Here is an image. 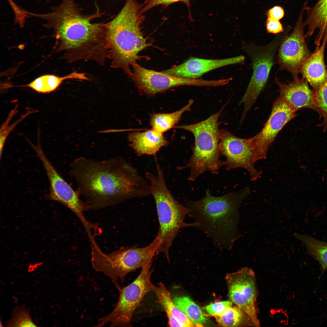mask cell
<instances>
[{
  "label": "cell",
  "mask_w": 327,
  "mask_h": 327,
  "mask_svg": "<svg viewBox=\"0 0 327 327\" xmlns=\"http://www.w3.org/2000/svg\"><path fill=\"white\" fill-rule=\"evenodd\" d=\"M70 167L77 191L90 209H100L151 195L148 181L121 157L98 161L80 157Z\"/></svg>",
  "instance_id": "1"
},
{
  "label": "cell",
  "mask_w": 327,
  "mask_h": 327,
  "mask_svg": "<svg viewBox=\"0 0 327 327\" xmlns=\"http://www.w3.org/2000/svg\"><path fill=\"white\" fill-rule=\"evenodd\" d=\"M250 193L246 187L216 197L207 190L202 199L187 201L185 204L190 210L189 217L197 224L195 228L210 237L217 249L230 251L237 237V208Z\"/></svg>",
  "instance_id": "2"
},
{
  "label": "cell",
  "mask_w": 327,
  "mask_h": 327,
  "mask_svg": "<svg viewBox=\"0 0 327 327\" xmlns=\"http://www.w3.org/2000/svg\"><path fill=\"white\" fill-rule=\"evenodd\" d=\"M142 5L137 0H126L118 14L106 23L108 54L112 68L122 69L130 76L131 66L142 58L140 52L151 45L144 35L141 25Z\"/></svg>",
  "instance_id": "3"
},
{
  "label": "cell",
  "mask_w": 327,
  "mask_h": 327,
  "mask_svg": "<svg viewBox=\"0 0 327 327\" xmlns=\"http://www.w3.org/2000/svg\"><path fill=\"white\" fill-rule=\"evenodd\" d=\"M92 15L77 12L64 19L55 32L59 49L70 61H94L101 64L108 54L106 23H93Z\"/></svg>",
  "instance_id": "4"
},
{
  "label": "cell",
  "mask_w": 327,
  "mask_h": 327,
  "mask_svg": "<svg viewBox=\"0 0 327 327\" xmlns=\"http://www.w3.org/2000/svg\"><path fill=\"white\" fill-rule=\"evenodd\" d=\"M156 165L157 175L147 172L145 175L155 202L159 222L157 235L161 241L157 253H163L169 262L170 249L179 230L183 228H195L197 224L184 221L185 217L189 216L190 209L174 198L167 186L159 163Z\"/></svg>",
  "instance_id": "5"
},
{
  "label": "cell",
  "mask_w": 327,
  "mask_h": 327,
  "mask_svg": "<svg viewBox=\"0 0 327 327\" xmlns=\"http://www.w3.org/2000/svg\"><path fill=\"white\" fill-rule=\"evenodd\" d=\"M225 106L206 119L194 124L175 126L173 127L188 131L193 135L195 143L193 154L184 167H178V170L190 168L187 180L193 181L205 171L218 174L225 161L219 158L220 138L218 121Z\"/></svg>",
  "instance_id": "6"
},
{
  "label": "cell",
  "mask_w": 327,
  "mask_h": 327,
  "mask_svg": "<svg viewBox=\"0 0 327 327\" xmlns=\"http://www.w3.org/2000/svg\"><path fill=\"white\" fill-rule=\"evenodd\" d=\"M160 241L157 235L153 241L145 247H123L109 254L103 252L97 244L91 246L92 267L108 277L119 290L121 288L117 283L119 280L123 281L128 274L153 261Z\"/></svg>",
  "instance_id": "7"
},
{
  "label": "cell",
  "mask_w": 327,
  "mask_h": 327,
  "mask_svg": "<svg viewBox=\"0 0 327 327\" xmlns=\"http://www.w3.org/2000/svg\"><path fill=\"white\" fill-rule=\"evenodd\" d=\"M151 261L142 268L141 270L132 282L120 288L118 300L113 311L100 318L95 326L101 327L108 323L111 327H130L134 313L145 295L151 290V277L152 272Z\"/></svg>",
  "instance_id": "8"
},
{
  "label": "cell",
  "mask_w": 327,
  "mask_h": 327,
  "mask_svg": "<svg viewBox=\"0 0 327 327\" xmlns=\"http://www.w3.org/2000/svg\"><path fill=\"white\" fill-rule=\"evenodd\" d=\"M285 37L284 36L276 37L264 46L243 43V49L251 58L253 71L249 84L240 102L244 104L242 119L264 87L274 64L275 53Z\"/></svg>",
  "instance_id": "9"
},
{
  "label": "cell",
  "mask_w": 327,
  "mask_h": 327,
  "mask_svg": "<svg viewBox=\"0 0 327 327\" xmlns=\"http://www.w3.org/2000/svg\"><path fill=\"white\" fill-rule=\"evenodd\" d=\"M38 157L41 161L49 181V197L64 204L70 209L78 217L85 230L89 231L94 226L85 217V211L90 209L87 204L82 201L78 192L75 191L61 176L48 159L39 143L32 146Z\"/></svg>",
  "instance_id": "10"
},
{
  "label": "cell",
  "mask_w": 327,
  "mask_h": 327,
  "mask_svg": "<svg viewBox=\"0 0 327 327\" xmlns=\"http://www.w3.org/2000/svg\"><path fill=\"white\" fill-rule=\"evenodd\" d=\"M226 279L231 301L248 315L254 326H260L257 306V290L253 270L244 267L227 275Z\"/></svg>",
  "instance_id": "11"
},
{
  "label": "cell",
  "mask_w": 327,
  "mask_h": 327,
  "mask_svg": "<svg viewBox=\"0 0 327 327\" xmlns=\"http://www.w3.org/2000/svg\"><path fill=\"white\" fill-rule=\"evenodd\" d=\"M132 67L133 70L130 76L139 91L148 96L181 86L212 87L214 84L213 80L181 78L149 70L137 63H134Z\"/></svg>",
  "instance_id": "12"
},
{
  "label": "cell",
  "mask_w": 327,
  "mask_h": 327,
  "mask_svg": "<svg viewBox=\"0 0 327 327\" xmlns=\"http://www.w3.org/2000/svg\"><path fill=\"white\" fill-rule=\"evenodd\" d=\"M219 148L220 153L226 159L224 165L226 170L244 169L249 174L252 181L261 177V172L254 166V149L251 138H241L222 129L220 130Z\"/></svg>",
  "instance_id": "13"
},
{
  "label": "cell",
  "mask_w": 327,
  "mask_h": 327,
  "mask_svg": "<svg viewBox=\"0 0 327 327\" xmlns=\"http://www.w3.org/2000/svg\"><path fill=\"white\" fill-rule=\"evenodd\" d=\"M304 12L303 6L293 31L284 38L279 50L280 68L290 72L293 80L299 78L302 66L312 54L305 41L306 25L302 19Z\"/></svg>",
  "instance_id": "14"
},
{
  "label": "cell",
  "mask_w": 327,
  "mask_h": 327,
  "mask_svg": "<svg viewBox=\"0 0 327 327\" xmlns=\"http://www.w3.org/2000/svg\"><path fill=\"white\" fill-rule=\"evenodd\" d=\"M296 112L280 94L273 104L270 115L263 127L251 138L254 149V163L267 158L269 147L283 127L296 116Z\"/></svg>",
  "instance_id": "15"
},
{
  "label": "cell",
  "mask_w": 327,
  "mask_h": 327,
  "mask_svg": "<svg viewBox=\"0 0 327 327\" xmlns=\"http://www.w3.org/2000/svg\"><path fill=\"white\" fill-rule=\"evenodd\" d=\"M243 55L221 59L191 57L181 64L162 72L179 78L197 79L210 71L224 66L243 63Z\"/></svg>",
  "instance_id": "16"
},
{
  "label": "cell",
  "mask_w": 327,
  "mask_h": 327,
  "mask_svg": "<svg viewBox=\"0 0 327 327\" xmlns=\"http://www.w3.org/2000/svg\"><path fill=\"white\" fill-rule=\"evenodd\" d=\"M275 81L280 88V95L292 109L296 111L302 108H309L317 112L320 117L314 92L304 78L293 80L287 84L281 83L276 78Z\"/></svg>",
  "instance_id": "17"
},
{
  "label": "cell",
  "mask_w": 327,
  "mask_h": 327,
  "mask_svg": "<svg viewBox=\"0 0 327 327\" xmlns=\"http://www.w3.org/2000/svg\"><path fill=\"white\" fill-rule=\"evenodd\" d=\"M325 44L316 45L314 52L303 63L300 73L312 88L314 92L318 91L327 80V70L324 61Z\"/></svg>",
  "instance_id": "18"
},
{
  "label": "cell",
  "mask_w": 327,
  "mask_h": 327,
  "mask_svg": "<svg viewBox=\"0 0 327 327\" xmlns=\"http://www.w3.org/2000/svg\"><path fill=\"white\" fill-rule=\"evenodd\" d=\"M305 2L303 5L306 18L304 21L308 27L305 37L310 38L316 29L319 32L315 38L314 43L319 46L324 42L327 46V0H318L312 7L307 6Z\"/></svg>",
  "instance_id": "19"
},
{
  "label": "cell",
  "mask_w": 327,
  "mask_h": 327,
  "mask_svg": "<svg viewBox=\"0 0 327 327\" xmlns=\"http://www.w3.org/2000/svg\"><path fill=\"white\" fill-rule=\"evenodd\" d=\"M129 145L138 156H155L168 142L162 134L152 129L143 132H135L128 136Z\"/></svg>",
  "instance_id": "20"
},
{
  "label": "cell",
  "mask_w": 327,
  "mask_h": 327,
  "mask_svg": "<svg viewBox=\"0 0 327 327\" xmlns=\"http://www.w3.org/2000/svg\"><path fill=\"white\" fill-rule=\"evenodd\" d=\"M151 290L155 293L157 302L164 309L174 316L183 327H194L187 316L174 303L170 293L165 285L160 282L157 285L152 284Z\"/></svg>",
  "instance_id": "21"
},
{
  "label": "cell",
  "mask_w": 327,
  "mask_h": 327,
  "mask_svg": "<svg viewBox=\"0 0 327 327\" xmlns=\"http://www.w3.org/2000/svg\"><path fill=\"white\" fill-rule=\"evenodd\" d=\"M71 79L86 80L89 79L85 74L75 71L63 77L46 74L41 76L22 86L30 88L39 93H48L55 90L64 80Z\"/></svg>",
  "instance_id": "22"
},
{
  "label": "cell",
  "mask_w": 327,
  "mask_h": 327,
  "mask_svg": "<svg viewBox=\"0 0 327 327\" xmlns=\"http://www.w3.org/2000/svg\"><path fill=\"white\" fill-rule=\"evenodd\" d=\"M193 103L190 99L188 104L180 110L169 114L157 113L152 114L150 123L152 129L161 134L164 133L173 127L179 121L183 114L189 111Z\"/></svg>",
  "instance_id": "23"
},
{
  "label": "cell",
  "mask_w": 327,
  "mask_h": 327,
  "mask_svg": "<svg viewBox=\"0 0 327 327\" xmlns=\"http://www.w3.org/2000/svg\"><path fill=\"white\" fill-rule=\"evenodd\" d=\"M214 317L221 326H254L247 314L236 306L228 308L220 315Z\"/></svg>",
  "instance_id": "24"
},
{
  "label": "cell",
  "mask_w": 327,
  "mask_h": 327,
  "mask_svg": "<svg viewBox=\"0 0 327 327\" xmlns=\"http://www.w3.org/2000/svg\"><path fill=\"white\" fill-rule=\"evenodd\" d=\"M176 305L187 316L195 326H203L207 321L200 307L190 297L177 296L173 298Z\"/></svg>",
  "instance_id": "25"
},
{
  "label": "cell",
  "mask_w": 327,
  "mask_h": 327,
  "mask_svg": "<svg viewBox=\"0 0 327 327\" xmlns=\"http://www.w3.org/2000/svg\"><path fill=\"white\" fill-rule=\"evenodd\" d=\"M297 237L305 245L308 253L320 264L322 271H327V242L307 235H298Z\"/></svg>",
  "instance_id": "26"
},
{
  "label": "cell",
  "mask_w": 327,
  "mask_h": 327,
  "mask_svg": "<svg viewBox=\"0 0 327 327\" xmlns=\"http://www.w3.org/2000/svg\"><path fill=\"white\" fill-rule=\"evenodd\" d=\"M8 326L35 327L28 311L22 307L15 309L11 319L8 322Z\"/></svg>",
  "instance_id": "27"
},
{
  "label": "cell",
  "mask_w": 327,
  "mask_h": 327,
  "mask_svg": "<svg viewBox=\"0 0 327 327\" xmlns=\"http://www.w3.org/2000/svg\"><path fill=\"white\" fill-rule=\"evenodd\" d=\"M315 100L322 117L323 131L327 129V80L324 85L317 92H314Z\"/></svg>",
  "instance_id": "28"
},
{
  "label": "cell",
  "mask_w": 327,
  "mask_h": 327,
  "mask_svg": "<svg viewBox=\"0 0 327 327\" xmlns=\"http://www.w3.org/2000/svg\"><path fill=\"white\" fill-rule=\"evenodd\" d=\"M17 109H14L9 114L6 120L3 123L2 126L0 129V157L1 158L4 146L8 136L10 132L14 129L16 126L22 121L24 118H25L28 115L30 114L29 111L28 112L26 113L24 116H22L21 118L15 121L12 124L9 125L11 118L16 111Z\"/></svg>",
  "instance_id": "29"
},
{
  "label": "cell",
  "mask_w": 327,
  "mask_h": 327,
  "mask_svg": "<svg viewBox=\"0 0 327 327\" xmlns=\"http://www.w3.org/2000/svg\"><path fill=\"white\" fill-rule=\"evenodd\" d=\"M190 0H145L142 5L140 12L143 14L149 9L159 5L167 6L172 4L180 2L184 3L187 8L189 18L193 19L190 10Z\"/></svg>",
  "instance_id": "30"
},
{
  "label": "cell",
  "mask_w": 327,
  "mask_h": 327,
  "mask_svg": "<svg viewBox=\"0 0 327 327\" xmlns=\"http://www.w3.org/2000/svg\"><path fill=\"white\" fill-rule=\"evenodd\" d=\"M233 303L231 301L216 302L207 306L205 309L209 315L215 317L220 315L228 308L232 306Z\"/></svg>",
  "instance_id": "31"
},
{
  "label": "cell",
  "mask_w": 327,
  "mask_h": 327,
  "mask_svg": "<svg viewBox=\"0 0 327 327\" xmlns=\"http://www.w3.org/2000/svg\"><path fill=\"white\" fill-rule=\"evenodd\" d=\"M266 25V31L269 33L277 34L283 31L282 25L279 20L267 17Z\"/></svg>",
  "instance_id": "32"
},
{
  "label": "cell",
  "mask_w": 327,
  "mask_h": 327,
  "mask_svg": "<svg viewBox=\"0 0 327 327\" xmlns=\"http://www.w3.org/2000/svg\"><path fill=\"white\" fill-rule=\"evenodd\" d=\"M266 15L267 17L280 20L284 17L285 12L282 7L275 6L269 9L267 11Z\"/></svg>",
  "instance_id": "33"
},
{
  "label": "cell",
  "mask_w": 327,
  "mask_h": 327,
  "mask_svg": "<svg viewBox=\"0 0 327 327\" xmlns=\"http://www.w3.org/2000/svg\"><path fill=\"white\" fill-rule=\"evenodd\" d=\"M168 319V325L169 326L183 327L178 320L173 315L168 312H166Z\"/></svg>",
  "instance_id": "34"
},
{
  "label": "cell",
  "mask_w": 327,
  "mask_h": 327,
  "mask_svg": "<svg viewBox=\"0 0 327 327\" xmlns=\"http://www.w3.org/2000/svg\"><path fill=\"white\" fill-rule=\"evenodd\" d=\"M16 5H16V4H15V5H14V6H13V9H14H14H15V7L16 6ZM15 20H16V21H17V23H19L21 24H22V23H20V22H19L18 21H17V20H16V18H15Z\"/></svg>",
  "instance_id": "35"
}]
</instances>
